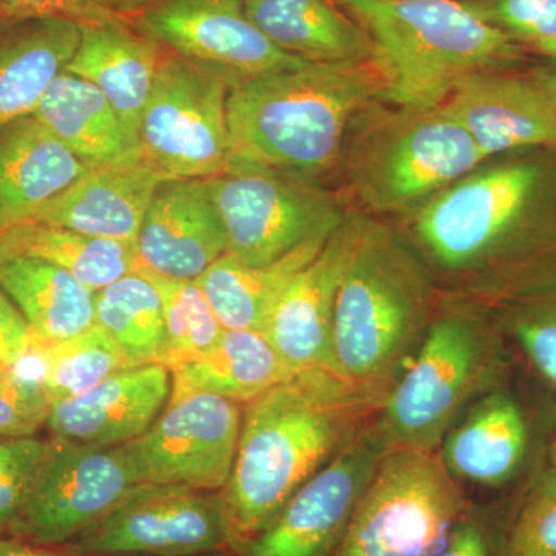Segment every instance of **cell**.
Returning <instances> with one entry per match:
<instances>
[{
	"label": "cell",
	"instance_id": "cell-1",
	"mask_svg": "<svg viewBox=\"0 0 556 556\" xmlns=\"http://www.w3.org/2000/svg\"><path fill=\"white\" fill-rule=\"evenodd\" d=\"M396 229L444 298L490 311L556 283V148L484 161Z\"/></svg>",
	"mask_w": 556,
	"mask_h": 556
},
{
	"label": "cell",
	"instance_id": "cell-2",
	"mask_svg": "<svg viewBox=\"0 0 556 556\" xmlns=\"http://www.w3.org/2000/svg\"><path fill=\"white\" fill-rule=\"evenodd\" d=\"M379 408L329 369H306L244 405L232 475L219 492L232 548L249 544Z\"/></svg>",
	"mask_w": 556,
	"mask_h": 556
},
{
	"label": "cell",
	"instance_id": "cell-3",
	"mask_svg": "<svg viewBox=\"0 0 556 556\" xmlns=\"http://www.w3.org/2000/svg\"><path fill=\"white\" fill-rule=\"evenodd\" d=\"M442 298L397 230L364 217L336 299L329 371L380 409L416 357Z\"/></svg>",
	"mask_w": 556,
	"mask_h": 556
},
{
	"label": "cell",
	"instance_id": "cell-4",
	"mask_svg": "<svg viewBox=\"0 0 556 556\" xmlns=\"http://www.w3.org/2000/svg\"><path fill=\"white\" fill-rule=\"evenodd\" d=\"M371 62H306L233 84L230 163L314 175L342 156L348 126L379 101Z\"/></svg>",
	"mask_w": 556,
	"mask_h": 556
},
{
	"label": "cell",
	"instance_id": "cell-5",
	"mask_svg": "<svg viewBox=\"0 0 556 556\" xmlns=\"http://www.w3.org/2000/svg\"><path fill=\"white\" fill-rule=\"evenodd\" d=\"M371 42L379 101L396 108L444 104L460 79L514 68L527 51L459 0H332Z\"/></svg>",
	"mask_w": 556,
	"mask_h": 556
},
{
	"label": "cell",
	"instance_id": "cell-6",
	"mask_svg": "<svg viewBox=\"0 0 556 556\" xmlns=\"http://www.w3.org/2000/svg\"><path fill=\"white\" fill-rule=\"evenodd\" d=\"M507 339L493 311L442 298L433 324L376 420L391 448L437 452L473 402L503 386Z\"/></svg>",
	"mask_w": 556,
	"mask_h": 556
},
{
	"label": "cell",
	"instance_id": "cell-7",
	"mask_svg": "<svg viewBox=\"0 0 556 556\" xmlns=\"http://www.w3.org/2000/svg\"><path fill=\"white\" fill-rule=\"evenodd\" d=\"M361 121L343 148L345 170L358 203L372 214L405 217L486 161L444 104L382 109L372 102Z\"/></svg>",
	"mask_w": 556,
	"mask_h": 556
},
{
	"label": "cell",
	"instance_id": "cell-8",
	"mask_svg": "<svg viewBox=\"0 0 556 556\" xmlns=\"http://www.w3.org/2000/svg\"><path fill=\"white\" fill-rule=\"evenodd\" d=\"M468 510L438 450L391 448L329 556H438Z\"/></svg>",
	"mask_w": 556,
	"mask_h": 556
},
{
	"label": "cell",
	"instance_id": "cell-9",
	"mask_svg": "<svg viewBox=\"0 0 556 556\" xmlns=\"http://www.w3.org/2000/svg\"><path fill=\"white\" fill-rule=\"evenodd\" d=\"M228 252L247 266H265L309 241L328 239L345 222L338 199L302 172L230 163L208 179Z\"/></svg>",
	"mask_w": 556,
	"mask_h": 556
},
{
	"label": "cell",
	"instance_id": "cell-10",
	"mask_svg": "<svg viewBox=\"0 0 556 556\" xmlns=\"http://www.w3.org/2000/svg\"><path fill=\"white\" fill-rule=\"evenodd\" d=\"M229 89L217 73L164 49L139 130L142 155L167 178L223 174L232 161Z\"/></svg>",
	"mask_w": 556,
	"mask_h": 556
},
{
	"label": "cell",
	"instance_id": "cell-11",
	"mask_svg": "<svg viewBox=\"0 0 556 556\" xmlns=\"http://www.w3.org/2000/svg\"><path fill=\"white\" fill-rule=\"evenodd\" d=\"M232 548L219 492L146 485L78 538L62 556L217 554Z\"/></svg>",
	"mask_w": 556,
	"mask_h": 556
},
{
	"label": "cell",
	"instance_id": "cell-12",
	"mask_svg": "<svg viewBox=\"0 0 556 556\" xmlns=\"http://www.w3.org/2000/svg\"><path fill=\"white\" fill-rule=\"evenodd\" d=\"M244 405L215 394L167 404L141 437L123 445L142 484L222 492L239 450Z\"/></svg>",
	"mask_w": 556,
	"mask_h": 556
},
{
	"label": "cell",
	"instance_id": "cell-13",
	"mask_svg": "<svg viewBox=\"0 0 556 556\" xmlns=\"http://www.w3.org/2000/svg\"><path fill=\"white\" fill-rule=\"evenodd\" d=\"M146 485L123 445L86 447L54 439L49 464L11 535L39 547L65 546Z\"/></svg>",
	"mask_w": 556,
	"mask_h": 556
},
{
	"label": "cell",
	"instance_id": "cell-14",
	"mask_svg": "<svg viewBox=\"0 0 556 556\" xmlns=\"http://www.w3.org/2000/svg\"><path fill=\"white\" fill-rule=\"evenodd\" d=\"M376 416L298 490L243 556H329L387 455Z\"/></svg>",
	"mask_w": 556,
	"mask_h": 556
},
{
	"label": "cell",
	"instance_id": "cell-15",
	"mask_svg": "<svg viewBox=\"0 0 556 556\" xmlns=\"http://www.w3.org/2000/svg\"><path fill=\"white\" fill-rule=\"evenodd\" d=\"M134 27L172 53L217 73L230 87L308 62L270 42L249 21L244 0H153Z\"/></svg>",
	"mask_w": 556,
	"mask_h": 556
},
{
	"label": "cell",
	"instance_id": "cell-16",
	"mask_svg": "<svg viewBox=\"0 0 556 556\" xmlns=\"http://www.w3.org/2000/svg\"><path fill=\"white\" fill-rule=\"evenodd\" d=\"M362 225L364 215H346L316 257L292 278L262 329L292 375L328 369L336 299Z\"/></svg>",
	"mask_w": 556,
	"mask_h": 556
},
{
	"label": "cell",
	"instance_id": "cell-17",
	"mask_svg": "<svg viewBox=\"0 0 556 556\" xmlns=\"http://www.w3.org/2000/svg\"><path fill=\"white\" fill-rule=\"evenodd\" d=\"M485 160L556 148V110L530 73L484 70L456 84L444 102Z\"/></svg>",
	"mask_w": 556,
	"mask_h": 556
},
{
	"label": "cell",
	"instance_id": "cell-18",
	"mask_svg": "<svg viewBox=\"0 0 556 556\" xmlns=\"http://www.w3.org/2000/svg\"><path fill=\"white\" fill-rule=\"evenodd\" d=\"M228 252L208 179L160 182L137 239L138 262L163 276L197 278Z\"/></svg>",
	"mask_w": 556,
	"mask_h": 556
},
{
	"label": "cell",
	"instance_id": "cell-19",
	"mask_svg": "<svg viewBox=\"0 0 556 556\" xmlns=\"http://www.w3.org/2000/svg\"><path fill=\"white\" fill-rule=\"evenodd\" d=\"M170 369L161 364L121 369L79 396L51 404V438L109 448L144 434L169 404Z\"/></svg>",
	"mask_w": 556,
	"mask_h": 556
},
{
	"label": "cell",
	"instance_id": "cell-20",
	"mask_svg": "<svg viewBox=\"0 0 556 556\" xmlns=\"http://www.w3.org/2000/svg\"><path fill=\"white\" fill-rule=\"evenodd\" d=\"M167 179L141 152L86 177L40 208L30 222L46 223L137 247L153 193Z\"/></svg>",
	"mask_w": 556,
	"mask_h": 556
},
{
	"label": "cell",
	"instance_id": "cell-21",
	"mask_svg": "<svg viewBox=\"0 0 556 556\" xmlns=\"http://www.w3.org/2000/svg\"><path fill=\"white\" fill-rule=\"evenodd\" d=\"M79 46L65 72L89 80L108 98L131 146L139 149L142 115L164 49L118 21L79 24Z\"/></svg>",
	"mask_w": 556,
	"mask_h": 556
},
{
	"label": "cell",
	"instance_id": "cell-22",
	"mask_svg": "<svg viewBox=\"0 0 556 556\" xmlns=\"http://www.w3.org/2000/svg\"><path fill=\"white\" fill-rule=\"evenodd\" d=\"M530 430L517 397L501 386L479 397L450 428L438 452L459 484L506 485L525 466Z\"/></svg>",
	"mask_w": 556,
	"mask_h": 556
},
{
	"label": "cell",
	"instance_id": "cell-23",
	"mask_svg": "<svg viewBox=\"0 0 556 556\" xmlns=\"http://www.w3.org/2000/svg\"><path fill=\"white\" fill-rule=\"evenodd\" d=\"M91 170L35 115L0 129V229L30 222Z\"/></svg>",
	"mask_w": 556,
	"mask_h": 556
},
{
	"label": "cell",
	"instance_id": "cell-24",
	"mask_svg": "<svg viewBox=\"0 0 556 556\" xmlns=\"http://www.w3.org/2000/svg\"><path fill=\"white\" fill-rule=\"evenodd\" d=\"M79 36L78 22L64 17L0 20V129L35 113Z\"/></svg>",
	"mask_w": 556,
	"mask_h": 556
},
{
	"label": "cell",
	"instance_id": "cell-25",
	"mask_svg": "<svg viewBox=\"0 0 556 556\" xmlns=\"http://www.w3.org/2000/svg\"><path fill=\"white\" fill-rule=\"evenodd\" d=\"M170 401L190 394H215L248 405L270 388L291 379L265 334L254 329H225L200 356L170 369Z\"/></svg>",
	"mask_w": 556,
	"mask_h": 556
},
{
	"label": "cell",
	"instance_id": "cell-26",
	"mask_svg": "<svg viewBox=\"0 0 556 556\" xmlns=\"http://www.w3.org/2000/svg\"><path fill=\"white\" fill-rule=\"evenodd\" d=\"M249 21L278 49L308 62L371 56L364 28L332 0H244Z\"/></svg>",
	"mask_w": 556,
	"mask_h": 556
},
{
	"label": "cell",
	"instance_id": "cell-27",
	"mask_svg": "<svg viewBox=\"0 0 556 556\" xmlns=\"http://www.w3.org/2000/svg\"><path fill=\"white\" fill-rule=\"evenodd\" d=\"M0 289L21 311L38 348L75 338L97 324L94 291L42 260L0 257Z\"/></svg>",
	"mask_w": 556,
	"mask_h": 556
},
{
	"label": "cell",
	"instance_id": "cell-28",
	"mask_svg": "<svg viewBox=\"0 0 556 556\" xmlns=\"http://www.w3.org/2000/svg\"><path fill=\"white\" fill-rule=\"evenodd\" d=\"M33 115L91 169L139 153L108 98L89 80L65 70L51 83Z\"/></svg>",
	"mask_w": 556,
	"mask_h": 556
},
{
	"label": "cell",
	"instance_id": "cell-29",
	"mask_svg": "<svg viewBox=\"0 0 556 556\" xmlns=\"http://www.w3.org/2000/svg\"><path fill=\"white\" fill-rule=\"evenodd\" d=\"M328 239L309 241L265 266H247L225 254L197 278V283L223 328L262 332L292 278L316 257Z\"/></svg>",
	"mask_w": 556,
	"mask_h": 556
},
{
	"label": "cell",
	"instance_id": "cell-30",
	"mask_svg": "<svg viewBox=\"0 0 556 556\" xmlns=\"http://www.w3.org/2000/svg\"><path fill=\"white\" fill-rule=\"evenodd\" d=\"M0 257L42 260L67 270L94 292L127 276L138 262L135 244L39 222L0 229Z\"/></svg>",
	"mask_w": 556,
	"mask_h": 556
},
{
	"label": "cell",
	"instance_id": "cell-31",
	"mask_svg": "<svg viewBox=\"0 0 556 556\" xmlns=\"http://www.w3.org/2000/svg\"><path fill=\"white\" fill-rule=\"evenodd\" d=\"M94 321L116 340L129 367L161 364L166 348L163 302L137 270L94 292Z\"/></svg>",
	"mask_w": 556,
	"mask_h": 556
},
{
	"label": "cell",
	"instance_id": "cell-32",
	"mask_svg": "<svg viewBox=\"0 0 556 556\" xmlns=\"http://www.w3.org/2000/svg\"><path fill=\"white\" fill-rule=\"evenodd\" d=\"M35 356L42 364L39 383L51 404L87 393L121 369L130 368L116 340L98 324L75 338L38 348Z\"/></svg>",
	"mask_w": 556,
	"mask_h": 556
},
{
	"label": "cell",
	"instance_id": "cell-33",
	"mask_svg": "<svg viewBox=\"0 0 556 556\" xmlns=\"http://www.w3.org/2000/svg\"><path fill=\"white\" fill-rule=\"evenodd\" d=\"M134 270L152 281L163 302L167 339L161 365L169 369L178 367L200 356L222 338L225 328L197 280L163 276L139 262Z\"/></svg>",
	"mask_w": 556,
	"mask_h": 556
},
{
	"label": "cell",
	"instance_id": "cell-34",
	"mask_svg": "<svg viewBox=\"0 0 556 556\" xmlns=\"http://www.w3.org/2000/svg\"><path fill=\"white\" fill-rule=\"evenodd\" d=\"M493 314L504 338L514 342L538 375L556 388V283Z\"/></svg>",
	"mask_w": 556,
	"mask_h": 556
},
{
	"label": "cell",
	"instance_id": "cell-35",
	"mask_svg": "<svg viewBox=\"0 0 556 556\" xmlns=\"http://www.w3.org/2000/svg\"><path fill=\"white\" fill-rule=\"evenodd\" d=\"M53 450V438H0V533L16 529Z\"/></svg>",
	"mask_w": 556,
	"mask_h": 556
},
{
	"label": "cell",
	"instance_id": "cell-36",
	"mask_svg": "<svg viewBox=\"0 0 556 556\" xmlns=\"http://www.w3.org/2000/svg\"><path fill=\"white\" fill-rule=\"evenodd\" d=\"M503 556H556V467L552 464L527 492Z\"/></svg>",
	"mask_w": 556,
	"mask_h": 556
},
{
	"label": "cell",
	"instance_id": "cell-37",
	"mask_svg": "<svg viewBox=\"0 0 556 556\" xmlns=\"http://www.w3.org/2000/svg\"><path fill=\"white\" fill-rule=\"evenodd\" d=\"M479 20L526 51L556 39V0H463Z\"/></svg>",
	"mask_w": 556,
	"mask_h": 556
},
{
	"label": "cell",
	"instance_id": "cell-38",
	"mask_svg": "<svg viewBox=\"0 0 556 556\" xmlns=\"http://www.w3.org/2000/svg\"><path fill=\"white\" fill-rule=\"evenodd\" d=\"M153 0H0V20L64 17L84 22L118 21L135 25Z\"/></svg>",
	"mask_w": 556,
	"mask_h": 556
},
{
	"label": "cell",
	"instance_id": "cell-39",
	"mask_svg": "<svg viewBox=\"0 0 556 556\" xmlns=\"http://www.w3.org/2000/svg\"><path fill=\"white\" fill-rule=\"evenodd\" d=\"M51 401L39 380L0 371V438L36 437L47 426Z\"/></svg>",
	"mask_w": 556,
	"mask_h": 556
},
{
	"label": "cell",
	"instance_id": "cell-40",
	"mask_svg": "<svg viewBox=\"0 0 556 556\" xmlns=\"http://www.w3.org/2000/svg\"><path fill=\"white\" fill-rule=\"evenodd\" d=\"M38 348L21 311L0 289V371H13Z\"/></svg>",
	"mask_w": 556,
	"mask_h": 556
},
{
	"label": "cell",
	"instance_id": "cell-41",
	"mask_svg": "<svg viewBox=\"0 0 556 556\" xmlns=\"http://www.w3.org/2000/svg\"><path fill=\"white\" fill-rule=\"evenodd\" d=\"M438 556H493L485 526L468 510L453 527L447 544Z\"/></svg>",
	"mask_w": 556,
	"mask_h": 556
},
{
	"label": "cell",
	"instance_id": "cell-42",
	"mask_svg": "<svg viewBox=\"0 0 556 556\" xmlns=\"http://www.w3.org/2000/svg\"><path fill=\"white\" fill-rule=\"evenodd\" d=\"M0 556H58L50 554L46 548L35 546V544L27 543V541L13 538V540H5L0 538Z\"/></svg>",
	"mask_w": 556,
	"mask_h": 556
},
{
	"label": "cell",
	"instance_id": "cell-43",
	"mask_svg": "<svg viewBox=\"0 0 556 556\" xmlns=\"http://www.w3.org/2000/svg\"><path fill=\"white\" fill-rule=\"evenodd\" d=\"M529 73L546 91L556 110V62L547 61L546 64L535 65V67L529 70Z\"/></svg>",
	"mask_w": 556,
	"mask_h": 556
},
{
	"label": "cell",
	"instance_id": "cell-44",
	"mask_svg": "<svg viewBox=\"0 0 556 556\" xmlns=\"http://www.w3.org/2000/svg\"><path fill=\"white\" fill-rule=\"evenodd\" d=\"M527 53L536 54V56L544 58V60L556 62V39L548 40V42L538 43V46L527 50Z\"/></svg>",
	"mask_w": 556,
	"mask_h": 556
},
{
	"label": "cell",
	"instance_id": "cell-45",
	"mask_svg": "<svg viewBox=\"0 0 556 556\" xmlns=\"http://www.w3.org/2000/svg\"><path fill=\"white\" fill-rule=\"evenodd\" d=\"M108 556H163V555H108ZM193 556H233V552L225 551V552H217V554L193 555Z\"/></svg>",
	"mask_w": 556,
	"mask_h": 556
},
{
	"label": "cell",
	"instance_id": "cell-46",
	"mask_svg": "<svg viewBox=\"0 0 556 556\" xmlns=\"http://www.w3.org/2000/svg\"><path fill=\"white\" fill-rule=\"evenodd\" d=\"M552 466L556 467V427H555V434H554V442H552Z\"/></svg>",
	"mask_w": 556,
	"mask_h": 556
}]
</instances>
